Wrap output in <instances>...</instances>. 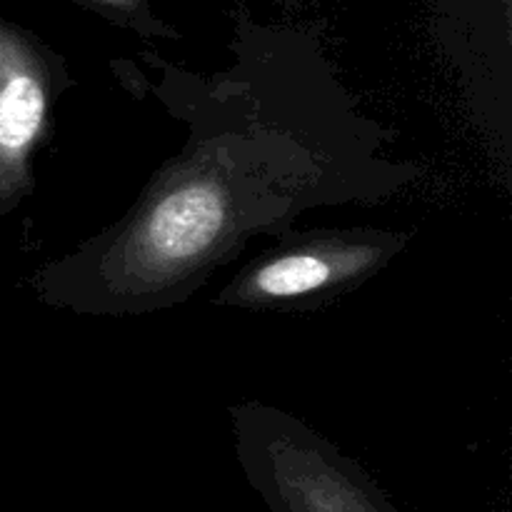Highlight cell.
Listing matches in <instances>:
<instances>
[{"label": "cell", "mask_w": 512, "mask_h": 512, "mask_svg": "<svg viewBox=\"0 0 512 512\" xmlns=\"http://www.w3.org/2000/svg\"><path fill=\"white\" fill-rule=\"evenodd\" d=\"M48 85L33 45L0 20V210L13 203L43 130Z\"/></svg>", "instance_id": "6da1fadb"}, {"label": "cell", "mask_w": 512, "mask_h": 512, "mask_svg": "<svg viewBox=\"0 0 512 512\" xmlns=\"http://www.w3.org/2000/svg\"><path fill=\"white\" fill-rule=\"evenodd\" d=\"M355 265H363V258L353 250H333V248H310L298 253L283 255L255 273L250 283V293L255 298H298V295L313 293L325 288L340 275L350 273Z\"/></svg>", "instance_id": "7a4b0ae2"}, {"label": "cell", "mask_w": 512, "mask_h": 512, "mask_svg": "<svg viewBox=\"0 0 512 512\" xmlns=\"http://www.w3.org/2000/svg\"><path fill=\"white\" fill-rule=\"evenodd\" d=\"M90 3H98V5H115V8H123V5H133L138 0H90Z\"/></svg>", "instance_id": "3957f363"}]
</instances>
